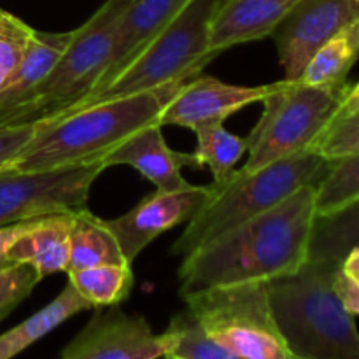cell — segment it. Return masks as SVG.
<instances>
[{
  "label": "cell",
  "instance_id": "obj_14",
  "mask_svg": "<svg viewBox=\"0 0 359 359\" xmlns=\"http://www.w3.org/2000/svg\"><path fill=\"white\" fill-rule=\"evenodd\" d=\"M188 2L189 0H132L119 18L107 67L93 91L83 100H88L104 91L119 74L125 72L126 67L137 56L142 55L144 49L167 28V25L188 6Z\"/></svg>",
  "mask_w": 359,
  "mask_h": 359
},
{
  "label": "cell",
  "instance_id": "obj_29",
  "mask_svg": "<svg viewBox=\"0 0 359 359\" xmlns=\"http://www.w3.org/2000/svg\"><path fill=\"white\" fill-rule=\"evenodd\" d=\"M307 151L321 154L326 160L359 153V111L326 126Z\"/></svg>",
  "mask_w": 359,
  "mask_h": 359
},
{
  "label": "cell",
  "instance_id": "obj_11",
  "mask_svg": "<svg viewBox=\"0 0 359 359\" xmlns=\"http://www.w3.org/2000/svg\"><path fill=\"white\" fill-rule=\"evenodd\" d=\"M60 359H158L168 353L165 333L153 332L149 323L137 314H126L118 305L102 307Z\"/></svg>",
  "mask_w": 359,
  "mask_h": 359
},
{
  "label": "cell",
  "instance_id": "obj_13",
  "mask_svg": "<svg viewBox=\"0 0 359 359\" xmlns=\"http://www.w3.org/2000/svg\"><path fill=\"white\" fill-rule=\"evenodd\" d=\"M265 86H237L214 77H193L167 102L158 118L161 126H182L193 132L223 123L228 116L255 102H262L272 90Z\"/></svg>",
  "mask_w": 359,
  "mask_h": 359
},
{
  "label": "cell",
  "instance_id": "obj_18",
  "mask_svg": "<svg viewBox=\"0 0 359 359\" xmlns=\"http://www.w3.org/2000/svg\"><path fill=\"white\" fill-rule=\"evenodd\" d=\"M72 212H56L39 217L7 255L9 263H30L44 279L49 273L67 272L70 255Z\"/></svg>",
  "mask_w": 359,
  "mask_h": 359
},
{
  "label": "cell",
  "instance_id": "obj_3",
  "mask_svg": "<svg viewBox=\"0 0 359 359\" xmlns=\"http://www.w3.org/2000/svg\"><path fill=\"white\" fill-rule=\"evenodd\" d=\"M337 266L307 262L266 283L273 318L297 359H359L356 321L333 287Z\"/></svg>",
  "mask_w": 359,
  "mask_h": 359
},
{
  "label": "cell",
  "instance_id": "obj_34",
  "mask_svg": "<svg viewBox=\"0 0 359 359\" xmlns=\"http://www.w3.org/2000/svg\"><path fill=\"white\" fill-rule=\"evenodd\" d=\"M163 359H175V358H170V356H165Z\"/></svg>",
  "mask_w": 359,
  "mask_h": 359
},
{
  "label": "cell",
  "instance_id": "obj_27",
  "mask_svg": "<svg viewBox=\"0 0 359 359\" xmlns=\"http://www.w3.org/2000/svg\"><path fill=\"white\" fill-rule=\"evenodd\" d=\"M34 34L30 25L0 9V90L18 69Z\"/></svg>",
  "mask_w": 359,
  "mask_h": 359
},
{
  "label": "cell",
  "instance_id": "obj_33",
  "mask_svg": "<svg viewBox=\"0 0 359 359\" xmlns=\"http://www.w3.org/2000/svg\"><path fill=\"white\" fill-rule=\"evenodd\" d=\"M356 111H359V83L354 84V86H349V90L346 91V95H344L339 109H337L335 114H333L330 125L335 121H340V119L347 118V116H351L353 112H356Z\"/></svg>",
  "mask_w": 359,
  "mask_h": 359
},
{
  "label": "cell",
  "instance_id": "obj_32",
  "mask_svg": "<svg viewBox=\"0 0 359 359\" xmlns=\"http://www.w3.org/2000/svg\"><path fill=\"white\" fill-rule=\"evenodd\" d=\"M42 217V216H41ZM39 221V217H32V219L18 221V223L6 224V226H0V266L6 265L7 255H9L11 248L27 233L28 230L35 226V223Z\"/></svg>",
  "mask_w": 359,
  "mask_h": 359
},
{
  "label": "cell",
  "instance_id": "obj_1",
  "mask_svg": "<svg viewBox=\"0 0 359 359\" xmlns=\"http://www.w3.org/2000/svg\"><path fill=\"white\" fill-rule=\"evenodd\" d=\"M314 219L316 184H309L186 256L179 270V294L184 298L231 284L269 283L298 272L309 262Z\"/></svg>",
  "mask_w": 359,
  "mask_h": 359
},
{
  "label": "cell",
  "instance_id": "obj_6",
  "mask_svg": "<svg viewBox=\"0 0 359 359\" xmlns=\"http://www.w3.org/2000/svg\"><path fill=\"white\" fill-rule=\"evenodd\" d=\"M132 0H107L90 20L70 32L67 48L28 104L6 126L48 121L86 98L100 81L114 46L119 18Z\"/></svg>",
  "mask_w": 359,
  "mask_h": 359
},
{
  "label": "cell",
  "instance_id": "obj_12",
  "mask_svg": "<svg viewBox=\"0 0 359 359\" xmlns=\"http://www.w3.org/2000/svg\"><path fill=\"white\" fill-rule=\"evenodd\" d=\"M210 186H189L181 191H160L147 195L132 210L105 224L114 233L123 256L132 265L137 256L165 231L189 221L209 202Z\"/></svg>",
  "mask_w": 359,
  "mask_h": 359
},
{
  "label": "cell",
  "instance_id": "obj_22",
  "mask_svg": "<svg viewBox=\"0 0 359 359\" xmlns=\"http://www.w3.org/2000/svg\"><path fill=\"white\" fill-rule=\"evenodd\" d=\"M354 248H359V200L326 216H316L309 262L340 263Z\"/></svg>",
  "mask_w": 359,
  "mask_h": 359
},
{
  "label": "cell",
  "instance_id": "obj_5",
  "mask_svg": "<svg viewBox=\"0 0 359 359\" xmlns=\"http://www.w3.org/2000/svg\"><path fill=\"white\" fill-rule=\"evenodd\" d=\"M221 2L223 0H189L142 55L137 56L104 91L58 116L193 79L216 56L209 49V30Z\"/></svg>",
  "mask_w": 359,
  "mask_h": 359
},
{
  "label": "cell",
  "instance_id": "obj_23",
  "mask_svg": "<svg viewBox=\"0 0 359 359\" xmlns=\"http://www.w3.org/2000/svg\"><path fill=\"white\" fill-rule=\"evenodd\" d=\"M69 284L91 305V309L119 305L133 287L132 265H100L69 272Z\"/></svg>",
  "mask_w": 359,
  "mask_h": 359
},
{
  "label": "cell",
  "instance_id": "obj_9",
  "mask_svg": "<svg viewBox=\"0 0 359 359\" xmlns=\"http://www.w3.org/2000/svg\"><path fill=\"white\" fill-rule=\"evenodd\" d=\"M104 160L44 172H0V226L84 209Z\"/></svg>",
  "mask_w": 359,
  "mask_h": 359
},
{
  "label": "cell",
  "instance_id": "obj_4",
  "mask_svg": "<svg viewBox=\"0 0 359 359\" xmlns=\"http://www.w3.org/2000/svg\"><path fill=\"white\" fill-rule=\"evenodd\" d=\"M332 160L304 151L273 161L256 172L235 170L224 184H212V196L188 221L172 245V255L186 258L238 224L266 212L309 184H318Z\"/></svg>",
  "mask_w": 359,
  "mask_h": 359
},
{
  "label": "cell",
  "instance_id": "obj_16",
  "mask_svg": "<svg viewBox=\"0 0 359 359\" xmlns=\"http://www.w3.org/2000/svg\"><path fill=\"white\" fill-rule=\"evenodd\" d=\"M298 0H223L214 13L209 49L214 55L270 37Z\"/></svg>",
  "mask_w": 359,
  "mask_h": 359
},
{
  "label": "cell",
  "instance_id": "obj_26",
  "mask_svg": "<svg viewBox=\"0 0 359 359\" xmlns=\"http://www.w3.org/2000/svg\"><path fill=\"white\" fill-rule=\"evenodd\" d=\"M359 200V153L337 158L316 184V216H326Z\"/></svg>",
  "mask_w": 359,
  "mask_h": 359
},
{
  "label": "cell",
  "instance_id": "obj_24",
  "mask_svg": "<svg viewBox=\"0 0 359 359\" xmlns=\"http://www.w3.org/2000/svg\"><path fill=\"white\" fill-rule=\"evenodd\" d=\"M196 158L212 172V184H224L233 175L235 165L248 153V142L242 137L228 132L223 123L196 130Z\"/></svg>",
  "mask_w": 359,
  "mask_h": 359
},
{
  "label": "cell",
  "instance_id": "obj_25",
  "mask_svg": "<svg viewBox=\"0 0 359 359\" xmlns=\"http://www.w3.org/2000/svg\"><path fill=\"white\" fill-rule=\"evenodd\" d=\"M168 353L175 359H241L216 342L198 319L186 309L170 319L167 332Z\"/></svg>",
  "mask_w": 359,
  "mask_h": 359
},
{
  "label": "cell",
  "instance_id": "obj_8",
  "mask_svg": "<svg viewBox=\"0 0 359 359\" xmlns=\"http://www.w3.org/2000/svg\"><path fill=\"white\" fill-rule=\"evenodd\" d=\"M182 300L207 333L241 359H297L273 318L266 283L212 287Z\"/></svg>",
  "mask_w": 359,
  "mask_h": 359
},
{
  "label": "cell",
  "instance_id": "obj_21",
  "mask_svg": "<svg viewBox=\"0 0 359 359\" xmlns=\"http://www.w3.org/2000/svg\"><path fill=\"white\" fill-rule=\"evenodd\" d=\"M88 309H91V305L67 283L62 293L51 304H48L44 309H41L34 316L25 319L23 323L14 326L13 330L0 335V359L16 358L32 344H35L55 328H58L67 319L79 314V312L88 311Z\"/></svg>",
  "mask_w": 359,
  "mask_h": 359
},
{
  "label": "cell",
  "instance_id": "obj_31",
  "mask_svg": "<svg viewBox=\"0 0 359 359\" xmlns=\"http://www.w3.org/2000/svg\"><path fill=\"white\" fill-rule=\"evenodd\" d=\"M37 123L30 125H14L0 128V172L6 170L14 158L21 153L28 140L34 137Z\"/></svg>",
  "mask_w": 359,
  "mask_h": 359
},
{
  "label": "cell",
  "instance_id": "obj_10",
  "mask_svg": "<svg viewBox=\"0 0 359 359\" xmlns=\"http://www.w3.org/2000/svg\"><path fill=\"white\" fill-rule=\"evenodd\" d=\"M359 20V0H298L270 37L276 42L284 79H298L326 41Z\"/></svg>",
  "mask_w": 359,
  "mask_h": 359
},
{
  "label": "cell",
  "instance_id": "obj_30",
  "mask_svg": "<svg viewBox=\"0 0 359 359\" xmlns=\"http://www.w3.org/2000/svg\"><path fill=\"white\" fill-rule=\"evenodd\" d=\"M333 287L344 307L353 316H359V248L347 252L339 263Z\"/></svg>",
  "mask_w": 359,
  "mask_h": 359
},
{
  "label": "cell",
  "instance_id": "obj_20",
  "mask_svg": "<svg viewBox=\"0 0 359 359\" xmlns=\"http://www.w3.org/2000/svg\"><path fill=\"white\" fill-rule=\"evenodd\" d=\"M359 58V20L346 25L326 41L298 77L305 84L346 91L349 88L347 76Z\"/></svg>",
  "mask_w": 359,
  "mask_h": 359
},
{
  "label": "cell",
  "instance_id": "obj_7",
  "mask_svg": "<svg viewBox=\"0 0 359 359\" xmlns=\"http://www.w3.org/2000/svg\"><path fill=\"white\" fill-rule=\"evenodd\" d=\"M346 91L311 86L300 79L273 83L262 100L263 112L258 123L245 137L249 158L242 170L256 172L307 151L330 125Z\"/></svg>",
  "mask_w": 359,
  "mask_h": 359
},
{
  "label": "cell",
  "instance_id": "obj_17",
  "mask_svg": "<svg viewBox=\"0 0 359 359\" xmlns=\"http://www.w3.org/2000/svg\"><path fill=\"white\" fill-rule=\"evenodd\" d=\"M70 32L67 34H48L35 30L34 39L20 65L0 90V128L7 125L11 116L30 102L39 84L46 79L49 70L58 62L60 55L67 48Z\"/></svg>",
  "mask_w": 359,
  "mask_h": 359
},
{
  "label": "cell",
  "instance_id": "obj_15",
  "mask_svg": "<svg viewBox=\"0 0 359 359\" xmlns=\"http://www.w3.org/2000/svg\"><path fill=\"white\" fill-rule=\"evenodd\" d=\"M163 126L158 123L144 126L104 158L105 165H128L153 182L160 191L188 189L189 182L182 177V168L202 170L203 165L195 153H179L168 147L161 135Z\"/></svg>",
  "mask_w": 359,
  "mask_h": 359
},
{
  "label": "cell",
  "instance_id": "obj_19",
  "mask_svg": "<svg viewBox=\"0 0 359 359\" xmlns=\"http://www.w3.org/2000/svg\"><path fill=\"white\" fill-rule=\"evenodd\" d=\"M100 265H130V263L123 256L121 248L114 233L105 224V219L91 214L86 207L74 210L67 273Z\"/></svg>",
  "mask_w": 359,
  "mask_h": 359
},
{
  "label": "cell",
  "instance_id": "obj_2",
  "mask_svg": "<svg viewBox=\"0 0 359 359\" xmlns=\"http://www.w3.org/2000/svg\"><path fill=\"white\" fill-rule=\"evenodd\" d=\"M186 83L100 102L37 123L34 137L6 170L44 172L104 160L123 140L158 123L167 102Z\"/></svg>",
  "mask_w": 359,
  "mask_h": 359
},
{
  "label": "cell",
  "instance_id": "obj_28",
  "mask_svg": "<svg viewBox=\"0 0 359 359\" xmlns=\"http://www.w3.org/2000/svg\"><path fill=\"white\" fill-rule=\"evenodd\" d=\"M42 280L30 263H6L0 266V321L27 300Z\"/></svg>",
  "mask_w": 359,
  "mask_h": 359
}]
</instances>
